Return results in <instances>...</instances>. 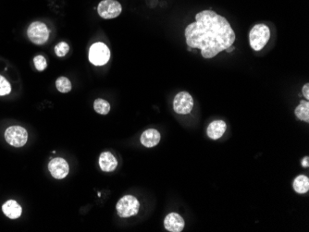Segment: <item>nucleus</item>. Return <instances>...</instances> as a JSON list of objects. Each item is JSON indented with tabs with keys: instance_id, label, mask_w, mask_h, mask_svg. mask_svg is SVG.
<instances>
[{
	"instance_id": "nucleus-17",
	"label": "nucleus",
	"mask_w": 309,
	"mask_h": 232,
	"mask_svg": "<svg viewBox=\"0 0 309 232\" xmlns=\"http://www.w3.org/2000/svg\"><path fill=\"white\" fill-rule=\"evenodd\" d=\"M94 108L98 114L106 115L110 111V105L106 100H104L102 98H98L95 101Z\"/></svg>"
},
{
	"instance_id": "nucleus-1",
	"label": "nucleus",
	"mask_w": 309,
	"mask_h": 232,
	"mask_svg": "<svg viewBox=\"0 0 309 232\" xmlns=\"http://www.w3.org/2000/svg\"><path fill=\"white\" fill-rule=\"evenodd\" d=\"M187 46L201 50L205 58H212L220 52L232 47L235 33L230 22L212 10L196 14L195 21L189 24L185 32Z\"/></svg>"
},
{
	"instance_id": "nucleus-11",
	"label": "nucleus",
	"mask_w": 309,
	"mask_h": 232,
	"mask_svg": "<svg viewBox=\"0 0 309 232\" xmlns=\"http://www.w3.org/2000/svg\"><path fill=\"white\" fill-rule=\"evenodd\" d=\"M99 166L103 171L111 172L116 169L118 161L110 152H104L99 157Z\"/></svg>"
},
{
	"instance_id": "nucleus-13",
	"label": "nucleus",
	"mask_w": 309,
	"mask_h": 232,
	"mask_svg": "<svg viewBox=\"0 0 309 232\" xmlns=\"http://www.w3.org/2000/svg\"><path fill=\"white\" fill-rule=\"evenodd\" d=\"M160 141V133L154 129H148L141 135V144L145 147H154Z\"/></svg>"
},
{
	"instance_id": "nucleus-6",
	"label": "nucleus",
	"mask_w": 309,
	"mask_h": 232,
	"mask_svg": "<svg viewBox=\"0 0 309 232\" xmlns=\"http://www.w3.org/2000/svg\"><path fill=\"white\" fill-rule=\"evenodd\" d=\"M28 37L35 45L45 44L49 37V31L47 25L43 22H33L27 31Z\"/></svg>"
},
{
	"instance_id": "nucleus-25",
	"label": "nucleus",
	"mask_w": 309,
	"mask_h": 232,
	"mask_svg": "<svg viewBox=\"0 0 309 232\" xmlns=\"http://www.w3.org/2000/svg\"><path fill=\"white\" fill-rule=\"evenodd\" d=\"M192 49H191V48H189V47H188V50H189V51H192Z\"/></svg>"
},
{
	"instance_id": "nucleus-15",
	"label": "nucleus",
	"mask_w": 309,
	"mask_h": 232,
	"mask_svg": "<svg viewBox=\"0 0 309 232\" xmlns=\"http://www.w3.org/2000/svg\"><path fill=\"white\" fill-rule=\"evenodd\" d=\"M293 190L297 194H303L308 193L309 190V179L307 176L300 175L296 177L292 184Z\"/></svg>"
},
{
	"instance_id": "nucleus-10",
	"label": "nucleus",
	"mask_w": 309,
	"mask_h": 232,
	"mask_svg": "<svg viewBox=\"0 0 309 232\" xmlns=\"http://www.w3.org/2000/svg\"><path fill=\"white\" fill-rule=\"evenodd\" d=\"M184 218L178 214H169L165 218V229L168 232H181L184 230Z\"/></svg>"
},
{
	"instance_id": "nucleus-5",
	"label": "nucleus",
	"mask_w": 309,
	"mask_h": 232,
	"mask_svg": "<svg viewBox=\"0 0 309 232\" xmlns=\"http://www.w3.org/2000/svg\"><path fill=\"white\" fill-rule=\"evenodd\" d=\"M5 139L8 144L14 147H22L27 143V131L20 126H11L5 133Z\"/></svg>"
},
{
	"instance_id": "nucleus-3",
	"label": "nucleus",
	"mask_w": 309,
	"mask_h": 232,
	"mask_svg": "<svg viewBox=\"0 0 309 232\" xmlns=\"http://www.w3.org/2000/svg\"><path fill=\"white\" fill-rule=\"evenodd\" d=\"M117 212L120 217L136 215L140 209V203L133 195H125L117 203Z\"/></svg>"
},
{
	"instance_id": "nucleus-12",
	"label": "nucleus",
	"mask_w": 309,
	"mask_h": 232,
	"mask_svg": "<svg viewBox=\"0 0 309 232\" xmlns=\"http://www.w3.org/2000/svg\"><path fill=\"white\" fill-rule=\"evenodd\" d=\"M227 129V125L223 120H214L207 127L206 133L212 140H218L223 137Z\"/></svg>"
},
{
	"instance_id": "nucleus-22",
	"label": "nucleus",
	"mask_w": 309,
	"mask_h": 232,
	"mask_svg": "<svg viewBox=\"0 0 309 232\" xmlns=\"http://www.w3.org/2000/svg\"><path fill=\"white\" fill-rule=\"evenodd\" d=\"M303 95H304V97H306V99L307 100H309V83H306L305 85H304V87H303Z\"/></svg>"
},
{
	"instance_id": "nucleus-8",
	"label": "nucleus",
	"mask_w": 309,
	"mask_h": 232,
	"mask_svg": "<svg viewBox=\"0 0 309 232\" xmlns=\"http://www.w3.org/2000/svg\"><path fill=\"white\" fill-rule=\"evenodd\" d=\"M193 107V97L187 92H181L174 98V111L178 114H189L192 111Z\"/></svg>"
},
{
	"instance_id": "nucleus-9",
	"label": "nucleus",
	"mask_w": 309,
	"mask_h": 232,
	"mask_svg": "<svg viewBox=\"0 0 309 232\" xmlns=\"http://www.w3.org/2000/svg\"><path fill=\"white\" fill-rule=\"evenodd\" d=\"M49 169L50 174L55 179L62 180L69 174V164L65 159L61 157H56L50 161Z\"/></svg>"
},
{
	"instance_id": "nucleus-2",
	"label": "nucleus",
	"mask_w": 309,
	"mask_h": 232,
	"mask_svg": "<svg viewBox=\"0 0 309 232\" xmlns=\"http://www.w3.org/2000/svg\"><path fill=\"white\" fill-rule=\"evenodd\" d=\"M271 38L270 28L265 24H257L249 33V42L252 49L255 51H260Z\"/></svg>"
},
{
	"instance_id": "nucleus-14",
	"label": "nucleus",
	"mask_w": 309,
	"mask_h": 232,
	"mask_svg": "<svg viewBox=\"0 0 309 232\" xmlns=\"http://www.w3.org/2000/svg\"><path fill=\"white\" fill-rule=\"evenodd\" d=\"M2 211L10 219L19 218L22 212L21 206L14 200H9L3 204Z\"/></svg>"
},
{
	"instance_id": "nucleus-20",
	"label": "nucleus",
	"mask_w": 309,
	"mask_h": 232,
	"mask_svg": "<svg viewBox=\"0 0 309 232\" xmlns=\"http://www.w3.org/2000/svg\"><path fill=\"white\" fill-rule=\"evenodd\" d=\"M69 45L65 42H61L58 44L55 48V52H56V55L59 57V58H62L64 56L67 55V53L69 52Z\"/></svg>"
},
{
	"instance_id": "nucleus-23",
	"label": "nucleus",
	"mask_w": 309,
	"mask_h": 232,
	"mask_svg": "<svg viewBox=\"0 0 309 232\" xmlns=\"http://www.w3.org/2000/svg\"><path fill=\"white\" fill-rule=\"evenodd\" d=\"M302 166H304V167H309V156H306L304 159H303V161H302Z\"/></svg>"
},
{
	"instance_id": "nucleus-24",
	"label": "nucleus",
	"mask_w": 309,
	"mask_h": 232,
	"mask_svg": "<svg viewBox=\"0 0 309 232\" xmlns=\"http://www.w3.org/2000/svg\"><path fill=\"white\" fill-rule=\"evenodd\" d=\"M226 50H227V52H228V53H231V52H232V51H233V50H234V48H233V47H230V48H229V49H226Z\"/></svg>"
},
{
	"instance_id": "nucleus-19",
	"label": "nucleus",
	"mask_w": 309,
	"mask_h": 232,
	"mask_svg": "<svg viewBox=\"0 0 309 232\" xmlns=\"http://www.w3.org/2000/svg\"><path fill=\"white\" fill-rule=\"evenodd\" d=\"M10 91H11V86H10V83L5 78L0 75V97L9 95Z\"/></svg>"
},
{
	"instance_id": "nucleus-16",
	"label": "nucleus",
	"mask_w": 309,
	"mask_h": 232,
	"mask_svg": "<svg viewBox=\"0 0 309 232\" xmlns=\"http://www.w3.org/2000/svg\"><path fill=\"white\" fill-rule=\"evenodd\" d=\"M296 116L300 120L309 122V103L308 101L302 100L300 102L299 106L295 108L294 111Z\"/></svg>"
},
{
	"instance_id": "nucleus-18",
	"label": "nucleus",
	"mask_w": 309,
	"mask_h": 232,
	"mask_svg": "<svg viewBox=\"0 0 309 232\" xmlns=\"http://www.w3.org/2000/svg\"><path fill=\"white\" fill-rule=\"evenodd\" d=\"M56 86L60 93H68L71 90V83L66 77L58 78L56 82Z\"/></svg>"
},
{
	"instance_id": "nucleus-21",
	"label": "nucleus",
	"mask_w": 309,
	"mask_h": 232,
	"mask_svg": "<svg viewBox=\"0 0 309 232\" xmlns=\"http://www.w3.org/2000/svg\"><path fill=\"white\" fill-rule=\"evenodd\" d=\"M34 62L35 68L39 71H43L45 68H47V60L43 56H36L34 58Z\"/></svg>"
},
{
	"instance_id": "nucleus-7",
	"label": "nucleus",
	"mask_w": 309,
	"mask_h": 232,
	"mask_svg": "<svg viewBox=\"0 0 309 232\" xmlns=\"http://www.w3.org/2000/svg\"><path fill=\"white\" fill-rule=\"evenodd\" d=\"M121 5L116 0H103L97 7L98 14L103 19H113L121 13Z\"/></svg>"
},
{
	"instance_id": "nucleus-4",
	"label": "nucleus",
	"mask_w": 309,
	"mask_h": 232,
	"mask_svg": "<svg viewBox=\"0 0 309 232\" xmlns=\"http://www.w3.org/2000/svg\"><path fill=\"white\" fill-rule=\"evenodd\" d=\"M88 57L95 66H104L110 58V50L104 43H96L90 48Z\"/></svg>"
}]
</instances>
